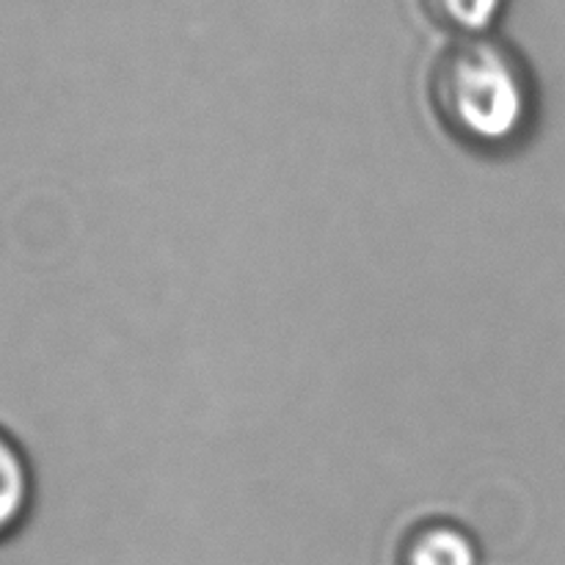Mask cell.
Instances as JSON below:
<instances>
[{"label":"cell","instance_id":"1","mask_svg":"<svg viewBox=\"0 0 565 565\" xmlns=\"http://www.w3.org/2000/svg\"><path fill=\"white\" fill-rule=\"evenodd\" d=\"M430 99L450 136L475 152H511L533 130V72L497 33L452 39L434 64Z\"/></svg>","mask_w":565,"mask_h":565},{"label":"cell","instance_id":"2","mask_svg":"<svg viewBox=\"0 0 565 565\" xmlns=\"http://www.w3.org/2000/svg\"><path fill=\"white\" fill-rule=\"evenodd\" d=\"M397 565H483V552L463 524L430 519L403 535Z\"/></svg>","mask_w":565,"mask_h":565},{"label":"cell","instance_id":"3","mask_svg":"<svg viewBox=\"0 0 565 565\" xmlns=\"http://www.w3.org/2000/svg\"><path fill=\"white\" fill-rule=\"evenodd\" d=\"M516 0H419L423 17L452 39L491 36L508 20Z\"/></svg>","mask_w":565,"mask_h":565},{"label":"cell","instance_id":"4","mask_svg":"<svg viewBox=\"0 0 565 565\" xmlns=\"http://www.w3.org/2000/svg\"><path fill=\"white\" fill-rule=\"evenodd\" d=\"M31 505V472L20 447L0 430V539L9 535Z\"/></svg>","mask_w":565,"mask_h":565}]
</instances>
